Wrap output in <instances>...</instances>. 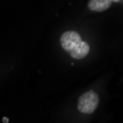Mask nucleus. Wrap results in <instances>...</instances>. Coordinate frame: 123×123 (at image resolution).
I'll return each instance as SVG.
<instances>
[{"instance_id":"1","label":"nucleus","mask_w":123,"mask_h":123,"mask_svg":"<svg viewBox=\"0 0 123 123\" xmlns=\"http://www.w3.org/2000/svg\"><path fill=\"white\" fill-rule=\"evenodd\" d=\"M99 102L97 94L93 91H89L83 94L78 99L77 109L83 114H90L97 109Z\"/></svg>"},{"instance_id":"2","label":"nucleus","mask_w":123,"mask_h":123,"mask_svg":"<svg viewBox=\"0 0 123 123\" xmlns=\"http://www.w3.org/2000/svg\"><path fill=\"white\" fill-rule=\"evenodd\" d=\"M80 41L81 36L79 33L72 30L63 32L60 38L62 48L67 52H69Z\"/></svg>"},{"instance_id":"3","label":"nucleus","mask_w":123,"mask_h":123,"mask_svg":"<svg viewBox=\"0 0 123 123\" xmlns=\"http://www.w3.org/2000/svg\"><path fill=\"white\" fill-rule=\"evenodd\" d=\"M89 50H90V47L88 43L86 41H80L69 53L72 58L80 60L86 56L89 52Z\"/></svg>"},{"instance_id":"4","label":"nucleus","mask_w":123,"mask_h":123,"mask_svg":"<svg viewBox=\"0 0 123 123\" xmlns=\"http://www.w3.org/2000/svg\"><path fill=\"white\" fill-rule=\"evenodd\" d=\"M111 5L110 0H89L88 2L89 10L95 12H103L108 10Z\"/></svg>"},{"instance_id":"5","label":"nucleus","mask_w":123,"mask_h":123,"mask_svg":"<svg viewBox=\"0 0 123 123\" xmlns=\"http://www.w3.org/2000/svg\"><path fill=\"white\" fill-rule=\"evenodd\" d=\"M110 1L112 2H119V0H110Z\"/></svg>"}]
</instances>
